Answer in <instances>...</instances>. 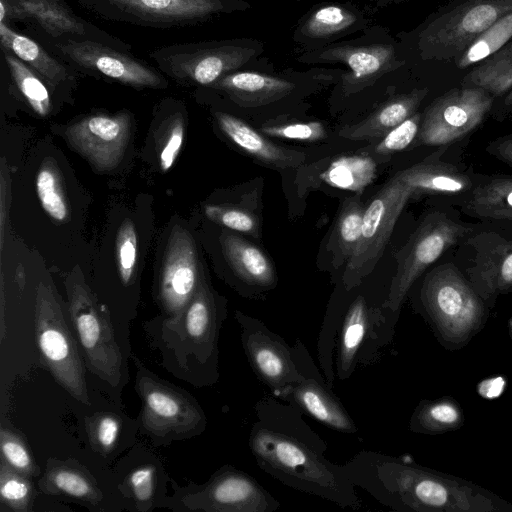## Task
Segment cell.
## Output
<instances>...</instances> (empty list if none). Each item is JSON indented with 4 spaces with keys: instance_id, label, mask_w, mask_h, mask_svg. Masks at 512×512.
I'll return each mask as SVG.
<instances>
[{
    "instance_id": "6da1fadb",
    "label": "cell",
    "mask_w": 512,
    "mask_h": 512,
    "mask_svg": "<svg viewBox=\"0 0 512 512\" xmlns=\"http://www.w3.org/2000/svg\"><path fill=\"white\" fill-rule=\"evenodd\" d=\"M248 447L257 466L283 485L339 506L361 507L356 486L343 464L327 459V444L303 418V412L265 396L254 405Z\"/></svg>"
},
{
    "instance_id": "7a4b0ae2",
    "label": "cell",
    "mask_w": 512,
    "mask_h": 512,
    "mask_svg": "<svg viewBox=\"0 0 512 512\" xmlns=\"http://www.w3.org/2000/svg\"><path fill=\"white\" fill-rule=\"evenodd\" d=\"M227 316L226 303L201 279L187 307L176 317L160 316L143 327L161 365L195 387L219 380L220 331Z\"/></svg>"
},
{
    "instance_id": "3957f363",
    "label": "cell",
    "mask_w": 512,
    "mask_h": 512,
    "mask_svg": "<svg viewBox=\"0 0 512 512\" xmlns=\"http://www.w3.org/2000/svg\"><path fill=\"white\" fill-rule=\"evenodd\" d=\"M264 50L260 40L233 38L165 45L149 56L166 77L208 87L226 74L254 67Z\"/></svg>"
},
{
    "instance_id": "277c9868",
    "label": "cell",
    "mask_w": 512,
    "mask_h": 512,
    "mask_svg": "<svg viewBox=\"0 0 512 512\" xmlns=\"http://www.w3.org/2000/svg\"><path fill=\"white\" fill-rule=\"evenodd\" d=\"M398 512H494L505 504L466 480L405 462L392 478Z\"/></svg>"
},
{
    "instance_id": "5b68a950",
    "label": "cell",
    "mask_w": 512,
    "mask_h": 512,
    "mask_svg": "<svg viewBox=\"0 0 512 512\" xmlns=\"http://www.w3.org/2000/svg\"><path fill=\"white\" fill-rule=\"evenodd\" d=\"M419 301L441 339L455 347L465 345L486 320L485 302L452 263L426 274Z\"/></svg>"
},
{
    "instance_id": "8992f818",
    "label": "cell",
    "mask_w": 512,
    "mask_h": 512,
    "mask_svg": "<svg viewBox=\"0 0 512 512\" xmlns=\"http://www.w3.org/2000/svg\"><path fill=\"white\" fill-rule=\"evenodd\" d=\"M135 389L141 400L139 427L155 444L186 440L202 434L207 418L187 391L151 372L139 359Z\"/></svg>"
},
{
    "instance_id": "52a82bcc",
    "label": "cell",
    "mask_w": 512,
    "mask_h": 512,
    "mask_svg": "<svg viewBox=\"0 0 512 512\" xmlns=\"http://www.w3.org/2000/svg\"><path fill=\"white\" fill-rule=\"evenodd\" d=\"M470 232L445 213L428 214L395 254L397 269L391 279L382 311L386 328L393 337L405 298L415 281L446 250Z\"/></svg>"
},
{
    "instance_id": "ba28073f",
    "label": "cell",
    "mask_w": 512,
    "mask_h": 512,
    "mask_svg": "<svg viewBox=\"0 0 512 512\" xmlns=\"http://www.w3.org/2000/svg\"><path fill=\"white\" fill-rule=\"evenodd\" d=\"M297 60L307 65H345L348 70L341 71L337 81L344 96L372 86L385 74L405 64L398 55L395 40L380 26L369 27L356 39L302 52Z\"/></svg>"
},
{
    "instance_id": "9c48e42d",
    "label": "cell",
    "mask_w": 512,
    "mask_h": 512,
    "mask_svg": "<svg viewBox=\"0 0 512 512\" xmlns=\"http://www.w3.org/2000/svg\"><path fill=\"white\" fill-rule=\"evenodd\" d=\"M173 494L163 504L173 511L275 512L280 502L247 472L230 464L203 484L180 486L170 480Z\"/></svg>"
},
{
    "instance_id": "30bf717a",
    "label": "cell",
    "mask_w": 512,
    "mask_h": 512,
    "mask_svg": "<svg viewBox=\"0 0 512 512\" xmlns=\"http://www.w3.org/2000/svg\"><path fill=\"white\" fill-rule=\"evenodd\" d=\"M98 18L149 28L187 27L251 8L246 0H77Z\"/></svg>"
},
{
    "instance_id": "8fae6325",
    "label": "cell",
    "mask_w": 512,
    "mask_h": 512,
    "mask_svg": "<svg viewBox=\"0 0 512 512\" xmlns=\"http://www.w3.org/2000/svg\"><path fill=\"white\" fill-rule=\"evenodd\" d=\"M34 329L42 361L55 381L78 402L90 406L84 360L50 286L39 284Z\"/></svg>"
},
{
    "instance_id": "7c38bea8",
    "label": "cell",
    "mask_w": 512,
    "mask_h": 512,
    "mask_svg": "<svg viewBox=\"0 0 512 512\" xmlns=\"http://www.w3.org/2000/svg\"><path fill=\"white\" fill-rule=\"evenodd\" d=\"M67 290L68 310L86 367L107 384L119 386L124 364L109 314L84 283L73 281Z\"/></svg>"
},
{
    "instance_id": "4fadbf2b",
    "label": "cell",
    "mask_w": 512,
    "mask_h": 512,
    "mask_svg": "<svg viewBox=\"0 0 512 512\" xmlns=\"http://www.w3.org/2000/svg\"><path fill=\"white\" fill-rule=\"evenodd\" d=\"M42 45L75 71L136 89L168 87L167 77L157 67L133 55L131 50L92 40Z\"/></svg>"
},
{
    "instance_id": "5bb4252c",
    "label": "cell",
    "mask_w": 512,
    "mask_h": 512,
    "mask_svg": "<svg viewBox=\"0 0 512 512\" xmlns=\"http://www.w3.org/2000/svg\"><path fill=\"white\" fill-rule=\"evenodd\" d=\"M413 191L397 175L385 183L365 209L358 246L345 265L343 288L351 292L375 269L394 226Z\"/></svg>"
},
{
    "instance_id": "9a60e30c",
    "label": "cell",
    "mask_w": 512,
    "mask_h": 512,
    "mask_svg": "<svg viewBox=\"0 0 512 512\" xmlns=\"http://www.w3.org/2000/svg\"><path fill=\"white\" fill-rule=\"evenodd\" d=\"M512 11V0H470L430 21L419 33L426 58L458 56L481 33Z\"/></svg>"
},
{
    "instance_id": "2e32d148",
    "label": "cell",
    "mask_w": 512,
    "mask_h": 512,
    "mask_svg": "<svg viewBox=\"0 0 512 512\" xmlns=\"http://www.w3.org/2000/svg\"><path fill=\"white\" fill-rule=\"evenodd\" d=\"M0 21L32 27L42 44L92 40L131 50V45L80 17L66 0H0Z\"/></svg>"
},
{
    "instance_id": "e0dca14e",
    "label": "cell",
    "mask_w": 512,
    "mask_h": 512,
    "mask_svg": "<svg viewBox=\"0 0 512 512\" xmlns=\"http://www.w3.org/2000/svg\"><path fill=\"white\" fill-rule=\"evenodd\" d=\"M382 304L371 302L364 294L350 300L339 326L334 367L340 380L349 379L359 365H369L393 337L386 328Z\"/></svg>"
},
{
    "instance_id": "ac0fdd59",
    "label": "cell",
    "mask_w": 512,
    "mask_h": 512,
    "mask_svg": "<svg viewBox=\"0 0 512 512\" xmlns=\"http://www.w3.org/2000/svg\"><path fill=\"white\" fill-rule=\"evenodd\" d=\"M240 339L251 370L271 394L279 398L289 386L302 381L295 347L258 318L235 312Z\"/></svg>"
},
{
    "instance_id": "d6986e66",
    "label": "cell",
    "mask_w": 512,
    "mask_h": 512,
    "mask_svg": "<svg viewBox=\"0 0 512 512\" xmlns=\"http://www.w3.org/2000/svg\"><path fill=\"white\" fill-rule=\"evenodd\" d=\"M493 103L491 94L477 86L453 89L426 109L419 140L426 145L455 142L476 128Z\"/></svg>"
},
{
    "instance_id": "ffe728a7",
    "label": "cell",
    "mask_w": 512,
    "mask_h": 512,
    "mask_svg": "<svg viewBox=\"0 0 512 512\" xmlns=\"http://www.w3.org/2000/svg\"><path fill=\"white\" fill-rule=\"evenodd\" d=\"M296 355L302 381L287 387L278 399L337 432L355 434L358 427L341 400L332 391L303 342L297 338Z\"/></svg>"
},
{
    "instance_id": "44dd1931",
    "label": "cell",
    "mask_w": 512,
    "mask_h": 512,
    "mask_svg": "<svg viewBox=\"0 0 512 512\" xmlns=\"http://www.w3.org/2000/svg\"><path fill=\"white\" fill-rule=\"evenodd\" d=\"M338 74L320 68L276 75L242 69L222 76L207 88L223 93L239 107L258 108L291 96L304 84Z\"/></svg>"
},
{
    "instance_id": "7402d4cb",
    "label": "cell",
    "mask_w": 512,
    "mask_h": 512,
    "mask_svg": "<svg viewBox=\"0 0 512 512\" xmlns=\"http://www.w3.org/2000/svg\"><path fill=\"white\" fill-rule=\"evenodd\" d=\"M130 113L93 114L69 125L70 145L100 171H110L121 161L131 130Z\"/></svg>"
},
{
    "instance_id": "603a6c76",
    "label": "cell",
    "mask_w": 512,
    "mask_h": 512,
    "mask_svg": "<svg viewBox=\"0 0 512 512\" xmlns=\"http://www.w3.org/2000/svg\"><path fill=\"white\" fill-rule=\"evenodd\" d=\"M200 282L194 240L187 230L176 225L170 234L159 278L162 316L179 315L194 297Z\"/></svg>"
},
{
    "instance_id": "cb8c5ba5",
    "label": "cell",
    "mask_w": 512,
    "mask_h": 512,
    "mask_svg": "<svg viewBox=\"0 0 512 512\" xmlns=\"http://www.w3.org/2000/svg\"><path fill=\"white\" fill-rule=\"evenodd\" d=\"M370 19L352 2H325L312 6L294 28L292 39L303 52L317 50L365 31Z\"/></svg>"
},
{
    "instance_id": "d4e9b609",
    "label": "cell",
    "mask_w": 512,
    "mask_h": 512,
    "mask_svg": "<svg viewBox=\"0 0 512 512\" xmlns=\"http://www.w3.org/2000/svg\"><path fill=\"white\" fill-rule=\"evenodd\" d=\"M475 250L468 269L470 283L487 304L512 291V240L494 232H483L468 240Z\"/></svg>"
},
{
    "instance_id": "484cf974",
    "label": "cell",
    "mask_w": 512,
    "mask_h": 512,
    "mask_svg": "<svg viewBox=\"0 0 512 512\" xmlns=\"http://www.w3.org/2000/svg\"><path fill=\"white\" fill-rule=\"evenodd\" d=\"M38 484L41 491L49 496L67 497L90 510H101L104 495L97 481L73 459H49Z\"/></svg>"
},
{
    "instance_id": "4316f807",
    "label": "cell",
    "mask_w": 512,
    "mask_h": 512,
    "mask_svg": "<svg viewBox=\"0 0 512 512\" xmlns=\"http://www.w3.org/2000/svg\"><path fill=\"white\" fill-rule=\"evenodd\" d=\"M1 49L7 50L30 66L54 90L75 80V70L40 42L13 30L0 21Z\"/></svg>"
},
{
    "instance_id": "83f0119b",
    "label": "cell",
    "mask_w": 512,
    "mask_h": 512,
    "mask_svg": "<svg viewBox=\"0 0 512 512\" xmlns=\"http://www.w3.org/2000/svg\"><path fill=\"white\" fill-rule=\"evenodd\" d=\"M219 128L237 146L260 162L276 168H295L303 164L306 154L271 142L236 116L215 112Z\"/></svg>"
},
{
    "instance_id": "f1b7e54d",
    "label": "cell",
    "mask_w": 512,
    "mask_h": 512,
    "mask_svg": "<svg viewBox=\"0 0 512 512\" xmlns=\"http://www.w3.org/2000/svg\"><path fill=\"white\" fill-rule=\"evenodd\" d=\"M220 242L227 262L243 285L259 293L276 286L274 267L261 249L227 231L222 232Z\"/></svg>"
},
{
    "instance_id": "f546056e",
    "label": "cell",
    "mask_w": 512,
    "mask_h": 512,
    "mask_svg": "<svg viewBox=\"0 0 512 512\" xmlns=\"http://www.w3.org/2000/svg\"><path fill=\"white\" fill-rule=\"evenodd\" d=\"M427 89H414L389 99L362 121L345 126L339 135L349 140H374L383 138L397 125L416 113Z\"/></svg>"
},
{
    "instance_id": "4dcf8cb0",
    "label": "cell",
    "mask_w": 512,
    "mask_h": 512,
    "mask_svg": "<svg viewBox=\"0 0 512 512\" xmlns=\"http://www.w3.org/2000/svg\"><path fill=\"white\" fill-rule=\"evenodd\" d=\"M398 178L416 193L460 194L472 187V180L457 167L439 160H425L398 174Z\"/></svg>"
},
{
    "instance_id": "1f68e13d",
    "label": "cell",
    "mask_w": 512,
    "mask_h": 512,
    "mask_svg": "<svg viewBox=\"0 0 512 512\" xmlns=\"http://www.w3.org/2000/svg\"><path fill=\"white\" fill-rule=\"evenodd\" d=\"M163 472L160 464L153 462L133 464L128 468L118 489L130 510L148 512L163 504L166 498L162 489Z\"/></svg>"
},
{
    "instance_id": "d6a6232c",
    "label": "cell",
    "mask_w": 512,
    "mask_h": 512,
    "mask_svg": "<svg viewBox=\"0 0 512 512\" xmlns=\"http://www.w3.org/2000/svg\"><path fill=\"white\" fill-rule=\"evenodd\" d=\"M364 212L359 195L347 198L342 203L328 242L334 268L347 263L354 254L362 234Z\"/></svg>"
},
{
    "instance_id": "836d02e7",
    "label": "cell",
    "mask_w": 512,
    "mask_h": 512,
    "mask_svg": "<svg viewBox=\"0 0 512 512\" xmlns=\"http://www.w3.org/2000/svg\"><path fill=\"white\" fill-rule=\"evenodd\" d=\"M1 50L15 90L37 115L47 116L52 109L53 89L17 56L7 50Z\"/></svg>"
},
{
    "instance_id": "e575fe53",
    "label": "cell",
    "mask_w": 512,
    "mask_h": 512,
    "mask_svg": "<svg viewBox=\"0 0 512 512\" xmlns=\"http://www.w3.org/2000/svg\"><path fill=\"white\" fill-rule=\"evenodd\" d=\"M466 208L478 218L512 221V177H495L476 187Z\"/></svg>"
},
{
    "instance_id": "d590c367",
    "label": "cell",
    "mask_w": 512,
    "mask_h": 512,
    "mask_svg": "<svg viewBox=\"0 0 512 512\" xmlns=\"http://www.w3.org/2000/svg\"><path fill=\"white\" fill-rule=\"evenodd\" d=\"M375 175V161L367 155L356 154L334 159L320 178L331 187L361 194Z\"/></svg>"
},
{
    "instance_id": "8d00e7d4",
    "label": "cell",
    "mask_w": 512,
    "mask_h": 512,
    "mask_svg": "<svg viewBox=\"0 0 512 512\" xmlns=\"http://www.w3.org/2000/svg\"><path fill=\"white\" fill-rule=\"evenodd\" d=\"M463 423L457 402L451 398L421 401L411 415L409 428L414 433L439 434L455 430Z\"/></svg>"
},
{
    "instance_id": "74e56055",
    "label": "cell",
    "mask_w": 512,
    "mask_h": 512,
    "mask_svg": "<svg viewBox=\"0 0 512 512\" xmlns=\"http://www.w3.org/2000/svg\"><path fill=\"white\" fill-rule=\"evenodd\" d=\"M466 83L500 95L512 87V39L482 61L466 77Z\"/></svg>"
},
{
    "instance_id": "f35d334b",
    "label": "cell",
    "mask_w": 512,
    "mask_h": 512,
    "mask_svg": "<svg viewBox=\"0 0 512 512\" xmlns=\"http://www.w3.org/2000/svg\"><path fill=\"white\" fill-rule=\"evenodd\" d=\"M40 204L54 221L68 219L69 208L59 168L52 158H45L36 176Z\"/></svg>"
},
{
    "instance_id": "ab89813d",
    "label": "cell",
    "mask_w": 512,
    "mask_h": 512,
    "mask_svg": "<svg viewBox=\"0 0 512 512\" xmlns=\"http://www.w3.org/2000/svg\"><path fill=\"white\" fill-rule=\"evenodd\" d=\"M512 39V11L502 16L488 29L475 38L464 51L457 56V66L467 68L481 63Z\"/></svg>"
},
{
    "instance_id": "60d3db41",
    "label": "cell",
    "mask_w": 512,
    "mask_h": 512,
    "mask_svg": "<svg viewBox=\"0 0 512 512\" xmlns=\"http://www.w3.org/2000/svg\"><path fill=\"white\" fill-rule=\"evenodd\" d=\"M35 498L30 477L16 471L4 461L0 463V502L7 510L29 512Z\"/></svg>"
},
{
    "instance_id": "b9f144b4",
    "label": "cell",
    "mask_w": 512,
    "mask_h": 512,
    "mask_svg": "<svg viewBox=\"0 0 512 512\" xmlns=\"http://www.w3.org/2000/svg\"><path fill=\"white\" fill-rule=\"evenodd\" d=\"M120 416L112 412H98L85 419L88 441L94 451L109 455L116 448L122 431Z\"/></svg>"
},
{
    "instance_id": "7bdbcfd3",
    "label": "cell",
    "mask_w": 512,
    "mask_h": 512,
    "mask_svg": "<svg viewBox=\"0 0 512 512\" xmlns=\"http://www.w3.org/2000/svg\"><path fill=\"white\" fill-rule=\"evenodd\" d=\"M0 449L1 460L16 471L30 478L40 473L24 437L4 424L0 428Z\"/></svg>"
},
{
    "instance_id": "ee69618b",
    "label": "cell",
    "mask_w": 512,
    "mask_h": 512,
    "mask_svg": "<svg viewBox=\"0 0 512 512\" xmlns=\"http://www.w3.org/2000/svg\"><path fill=\"white\" fill-rule=\"evenodd\" d=\"M118 273L123 285L130 284L137 262V234L130 219L120 225L116 237Z\"/></svg>"
},
{
    "instance_id": "f6af8a7d",
    "label": "cell",
    "mask_w": 512,
    "mask_h": 512,
    "mask_svg": "<svg viewBox=\"0 0 512 512\" xmlns=\"http://www.w3.org/2000/svg\"><path fill=\"white\" fill-rule=\"evenodd\" d=\"M205 215L211 221L238 232L259 236V221L248 210L230 206L207 205Z\"/></svg>"
},
{
    "instance_id": "bcb514c9",
    "label": "cell",
    "mask_w": 512,
    "mask_h": 512,
    "mask_svg": "<svg viewBox=\"0 0 512 512\" xmlns=\"http://www.w3.org/2000/svg\"><path fill=\"white\" fill-rule=\"evenodd\" d=\"M165 134L159 152V166L163 172L168 171L177 159L184 140V116L175 111L165 121Z\"/></svg>"
},
{
    "instance_id": "7dc6e473",
    "label": "cell",
    "mask_w": 512,
    "mask_h": 512,
    "mask_svg": "<svg viewBox=\"0 0 512 512\" xmlns=\"http://www.w3.org/2000/svg\"><path fill=\"white\" fill-rule=\"evenodd\" d=\"M261 131L271 137L298 141L314 142L327 138L326 128L319 121L265 125Z\"/></svg>"
},
{
    "instance_id": "c3c4849f",
    "label": "cell",
    "mask_w": 512,
    "mask_h": 512,
    "mask_svg": "<svg viewBox=\"0 0 512 512\" xmlns=\"http://www.w3.org/2000/svg\"><path fill=\"white\" fill-rule=\"evenodd\" d=\"M422 116L415 113L388 132L377 144L379 154L388 155L407 148L419 133Z\"/></svg>"
},
{
    "instance_id": "681fc988",
    "label": "cell",
    "mask_w": 512,
    "mask_h": 512,
    "mask_svg": "<svg viewBox=\"0 0 512 512\" xmlns=\"http://www.w3.org/2000/svg\"><path fill=\"white\" fill-rule=\"evenodd\" d=\"M487 151L512 166V135L497 138L489 144Z\"/></svg>"
},
{
    "instance_id": "f907efd6",
    "label": "cell",
    "mask_w": 512,
    "mask_h": 512,
    "mask_svg": "<svg viewBox=\"0 0 512 512\" xmlns=\"http://www.w3.org/2000/svg\"><path fill=\"white\" fill-rule=\"evenodd\" d=\"M8 177V173H5V165L2 164V171H1V247L3 245V237H4V222L6 220L5 213L7 212V208H5L6 204L8 203V192H9V186H8V180L6 179Z\"/></svg>"
},
{
    "instance_id": "816d5d0a",
    "label": "cell",
    "mask_w": 512,
    "mask_h": 512,
    "mask_svg": "<svg viewBox=\"0 0 512 512\" xmlns=\"http://www.w3.org/2000/svg\"><path fill=\"white\" fill-rule=\"evenodd\" d=\"M504 386L505 382L502 378L486 380L479 385V393L485 397L494 398L501 393Z\"/></svg>"
},
{
    "instance_id": "f5cc1de1",
    "label": "cell",
    "mask_w": 512,
    "mask_h": 512,
    "mask_svg": "<svg viewBox=\"0 0 512 512\" xmlns=\"http://www.w3.org/2000/svg\"><path fill=\"white\" fill-rule=\"evenodd\" d=\"M369 2L373 3L375 7H384L390 4H396L407 0H368Z\"/></svg>"
},
{
    "instance_id": "db71d44e",
    "label": "cell",
    "mask_w": 512,
    "mask_h": 512,
    "mask_svg": "<svg viewBox=\"0 0 512 512\" xmlns=\"http://www.w3.org/2000/svg\"><path fill=\"white\" fill-rule=\"evenodd\" d=\"M506 103L512 107V90L511 92L508 94L507 98H506Z\"/></svg>"
},
{
    "instance_id": "11a10c76",
    "label": "cell",
    "mask_w": 512,
    "mask_h": 512,
    "mask_svg": "<svg viewBox=\"0 0 512 512\" xmlns=\"http://www.w3.org/2000/svg\"><path fill=\"white\" fill-rule=\"evenodd\" d=\"M509 324H510V330H511V332H512V319H510Z\"/></svg>"
},
{
    "instance_id": "9f6ffc18",
    "label": "cell",
    "mask_w": 512,
    "mask_h": 512,
    "mask_svg": "<svg viewBox=\"0 0 512 512\" xmlns=\"http://www.w3.org/2000/svg\"><path fill=\"white\" fill-rule=\"evenodd\" d=\"M296 1L301 2V1H303V0H296Z\"/></svg>"
}]
</instances>
